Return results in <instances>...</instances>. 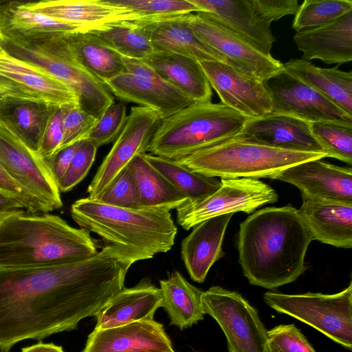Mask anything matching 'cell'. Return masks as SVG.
<instances>
[{"label":"cell","instance_id":"obj_52","mask_svg":"<svg viewBox=\"0 0 352 352\" xmlns=\"http://www.w3.org/2000/svg\"><path fill=\"white\" fill-rule=\"evenodd\" d=\"M270 352H280L279 350H278L275 346L270 344Z\"/></svg>","mask_w":352,"mask_h":352},{"label":"cell","instance_id":"obj_38","mask_svg":"<svg viewBox=\"0 0 352 352\" xmlns=\"http://www.w3.org/2000/svg\"><path fill=\"white\" fill-rule=\"evenodd\" d=\"M352 10L351 0H305L292 23L297 32L325 25Z\"/></svg>","mask_w":352,"mask_h":352},{"label":"cell","instance_id":"obj_3","mask_svg":"<svg viewBox=\"0 0 352 352\" xmlns=\"http://www.w3.org/2000/svg\"><path fill=\"white\" fill-rule=\"evenodd\" d=\"M99 249L89 231L72 227L58 215L23 210L0 219V269L79 261Z\"/></svg>","mask_w":352,"mask_h":352},{"label":"cell","instance_id":"obj_35","mask_svg":"<svg viewBox=\"0 0 352 352\" xmlns=\"http://www.w3.org/2000/svg\"><path fill=\"white\" fill-rule=\"evenodd\" d=\"M140 20L112 22L88 31L122 56L143 60L154 50L149 32Z\"/></svg>","mask_w":352,"mask_h":352},{"label":"cell","instance_id":"obj_20","mask_svg":"<svg viewBox=\"0 0 352 352\" xmlns=\"http://www.w3.org/2000/svg\"><path fill=\"white\" fill-rule=\"evenodd\" d=\"M19 4L26 10L83 26L87 31L112 22L144 19L107 0H41Z\"/></svg>","mask_w":352,"mask_h":352},{"label":"cell","instance_id":"obj_37","mask_svg":"<svg viewBox=\"0 0 352 352\" xmlns=\"http://www.w3.org/2000/svg\"><path fill=\"white\" fill-rule=\"evenodd\" d=\"M310 128L327 157L352 164V124L318 121L311 122Z\"/></svg>","mask_w":352,"mask_h":352},{"label":"cell","instance_id":"obj_4","mask_svg":"<svg viewBox=\"0 0 352 352\" xmlns=\"http://www.w3.org/2000/svg\"><path fill=\"white\" fill-rule=\"evenodd\" d=\"M70 212L78 226L134 263L170 250L177 233L170 212L164 210L118 207L87 197L76 200Z\"/></svg>","mask_w":352,"mask_h":352},{"label":"cell","instance_id":"obj_32","mask_svg":"<svg viewBox=\"0 0 352 352\" xmlns=\"http://www.w3.org/2000/svg\"><path fill=\"white\" fill-rule=\"evenodd\" d=\"M162 307L167 312L170 323L181 330L204 319L203 292L190 284L177 271L160 281Z\"/></svg>","mask_w":352,"mask_h":352},{"label":"cell","instance_id":"obj_42","mask_svg":"<svg viewBox=\"0 0 352 352\" xmlns=\"http://www.w3.org/2000/svg\"><path fill=\"white\" fill-rule=\"evenodd\" d=\"M63 138L59 150L83 140L98 120L78 105L63 107Z\"/></svg>","mask_w":352,"mask_h":352},{"label":"cell","instance_id":"obj_11","mask_svg":"<svg viewBox=\"0 0 352 352\" xmlns=\"http://www.w3.org/2000/svg\"><path fill=\"white\" fill-rule=\"evenodd\" d=\"M122 58L126 72L103 82L118 98L152 109L162 119L194 103L143 60Z\"/></svg>","mask_w":352,"mask_h":352},{"label":"cell","instance_id":"obj_26","mask_svg":"<svg viewBox=\"0 0 352 352\" xmlns=\"http://www.w3.org/2000/svg\"><path fill=\"white\" fill-rule=\"evenodd\" d=\"M0 74L12 80L36 98L59 107L78 105L75 91L44 69L16 58L0 48Z\"/></svg>","mask_w":352,"mask_h":352},{"label":"cell","instance_id":"obj_23","mask_svg":"<svg viewBox=\"0 0 352 352\" xmlns=\"http://www.w3.org/2000/svg\"><path fill=\"white\" fill-rule=\"evenodd\" d=\"M294 41L305 60L326 64L352 60V10L319 27L297 32Z\"/></svg>","mask_w":352,"mask_h":352},{"label":"cell","instance_id":"obj_36","mask_svg":"<svg viewBox=\"0 0 352 352\" xmlns=\"http://www.w3.org/2000/svg\"><path fill=\"white\" fill-rule=\"evenodd\" d=\"M147 161L191 202L201 201L221 185L217 177L194 172L175 160L145 153Z\"/></svg>","mask_w":352,"mask_h":352},{"label":"cell","instance_id":"obj_50","mask_svg":"<svg viewBox=\"0 0 352 352\" xmlns=\"http://www.w3.org/2000/svg\"><path fill=\"white\" fill-rule=\"evenodd\" d=\"M25 210L23 206L11 196L0 191V219L15 212Z\"/></svg>","mask_w":352,"mask_h":352},{"label":"cell","instance_id":"obj_15","mask_svg":"<svg viewBox=\"0 0 352 352\" xmlns=\"http://www.w3.org/2000/svg\"><path fill=\"white\" fill-rule=\"evenodd\" d=\"M270 96L272 113L308 122L334 121L352 124V116L284 69L264 82Z\"/></svg>","mask_w":352,"mask_h":352},{"label":"cell","instance_id":"obj_5","mask_svg":"<svg viewBox=\"0 0 352 352\" xmlns=\"http://www.w3.org/2000/svg\"><path fill=\"white\" fill-rule=\"evenodd\" d=\"M248 119L221 103L194 102L162 119L148 151L178 160L232 140Z\"/></svg>","mask_w":352,"mask_h":352},{"label":"cell","instance_id":"obj_31","mask_svg":"<svg viewBox=\"0 0 352 352\" xmlns=\"http://www.w3.org/2000/svg\"><path fill=\"white\" fill-rule=\"evenodd\" d=\"M283 69L352 116L351 72L340 70L338 67H320L300 58L284 63Z\"/></svg>","mask_w":352,"mask_h":352},{"label":"cell","instance_id":"obj_1","mask_svg":"<svg viewBox=\"0 0 352 352\" xmlns=\"http://www.w3.org/2000/svg\"><path fill=\"white\" fill-rule=\"evenodd\" d=\"M134 262L105 245L89 258L52 265L0 269V352L76 329L123 287Z\"/></svg>","mask_w":352,"mask_h":352},{"label":"cell","instance_id":"obj_46","mask_svg":"<svg viewBox=\"0 0 352 352\" xmlns=\"http://www.w3.org/2000/svg\"><path fill=\"white\" fill-rule=\"evenodd\" d=\"M258 18L265 25L271 24L287 15L295 14L298 7L297 0H248Z\"/></svg>","mask_w":352,"mask_h":352},{"label":"cell","instance_id":"obj_2","mask_svg":"<svg viewBox=\"0 0 352 352\" xmlns=\"http://www.w3.org/2000/svg\"><path fill=\"white\" fill-rule=\"evenodd\" d=\"M313 236L292 206L265 208L240 223L239 262L250 283L275 289L296 280L307 267Z\"/></svg>","mask_w":352,"mask_h":352},{"label":"cell","instance_id":"obj_21","mask_svg":"<svg viewBox=\"0 0 352 352\" xmlns=\"http://www.w3.org/2000/svg\"><path fill=\"white\" fill-rule=\"evenodd\" d=\"M189 1L201 12L241 36L260 52L272 56L276 38L271 27L256 15L248 0Z\"/></svg>","mask_w":352,"mask_h":352},{"label":"cell","instance_id":"obj_39","mask_svg":"<svg viewBox=\"0 0 352 352\" xmlns=\"http://www.w3.org/2000/svg\"><path fill=\"white\" fill-rule=\"evenodd\" d=\"M114 6L130 10L148 19L200 12L189 0H107Z\"/></svg>","mask_w":352,"mask_h":352},{"label":"cell","instance_id":"obj_41","mask_svg":"<svg viewBox=\"0 0 352 352\" xmlns=\"http://www.w3.org/2000/svg\"><path fill=\"white\" fill-rule=\"evenodd\" d=\"M97 200L118 207L142 208L135 182L129 166L120 173Z\"/></svg>","mask_w":352,"mask_h":352},{"label":"cell","instance_id":"obj_27","mask_svg":"<svg viewBox=\"0 0 352 352\" xmlns=\"http://www.w3.org/2000/svg\"><path fill=\"white\" fill-rule=\"evenodd\" d=\"M298 210L314 240L338 248H352V204L302 197Z\"/></svg>","mask_w":352,"mask_h":352},{"label":"cell","instance_id":"obj_6","mask_svg":"<svg viewBox=\"0 0 352 352\" xmlns=\"http://www.w3.org/2000/svg\"><path fill=\"white\" fill-rule=\"evenodd\" d=\"M68 34L26 41L0 33V48L16 58L44 69L69 86L76 94L79 107L98 119L114 102V97L78 60L69 45Z\"/></svg>","mask_w":352,"mask_h":352},{"label":"cell","instance_id":"obj_51","mask_svg":"<svg viewBox=\"0 0 352 352\" xmlns=\"http://www.w3.org/2000/svg\"><path fill=\"white\" fill-rule=\"evenodd\" d=\"M21 352H64V351L62 346L53 343L38 342L23 348Z\"/></svg>","mask_w":352,"mask_h":352},{"label":"cell","instance_id":"obj_13","mask_svg":"<svg viewBox=\"0 0 352 352\" xmlns=\"http://www.w3.org/2000/svg\"><path fill=\"white\" fill-rule=\"evenodd\" d=\"M190 23L197 36L219 52L226 63L238 72L265 82L283 70L280 60L260 52L205 13L190 14Z\"/></svg>","mask_w":352,"mask_h":352},{"label":"cell","instance_id":"obj_10","mask_svg":"<svg viewBox=\"0 0 352 352\" xmlns=\"http://www.w3.org/2000/svg\"><path fill=\"white\" fill-rule=\"evenodd\" d=\"M276 191L252 178L221 179L219 188L205 199L186 201L176 209L177 222L186 230L208 219L238 212L251 213L278 200Z\"/></svg>","mask_w":352,"mask_h":352},{"label":"cell","instance_id":"obj_17","mask_svg":"<svg viewBox=\"0 0 352 352\" xmlns=\"http://www.w3.org/2000/svg\"><path fill=\"white\" fill-rule=\"evenodd\" d=\"M232 140L287 151L325 153L311 133L310 122L283 114L270 113L249 118Z\"/></svg>","mask_w":352,"mask_h":352},{"label":"cell","instance_id":"obj_53","mask_svg":"<svg viewBox=\"0 0 352 352\" xmlns=\"http://www.w3.org/2000/svg\"><path fill=\"white\" fill-rule=\"evenodd\" d=\"M172 352H175V351H172Z\"/></svg>","mask_w":352,"mask_h":352},{"label":"cell","instance_id":"obj_7","mask_svg":"<svg viewBox=\"0 0 352 352\" xmlns=\"http://www.w3.org/2000/svg\"><path fill=\"white\" fill-rule=\"evenodd\" d=\"M327 157L322 153L292 151L230 140L175 160L208 177L275 178L298 164Z\"/></svg>","mask_w":352,"mask_h":352},{"label":"cell","instance_id":"obj_40","mask_svg":"<svg viewBox=\"0 0 352 352\" xmlns=\"http://www.w3.org/2000/svg\"><path fill=\"white\" fill-rule=\"evenodd\" d=\"M126 118L125 104L114 102L97 120L83 140L91 142L97 148L113 142L120 133Z\"/></svg>","mask_w":352,"mask_h":352},{"label":"cell","instance_id":"obj_48","mask_svg":"<svg viewBox=\"0 0 352 352\" xmlns=\"http://www.w3.org/2000/svg\"><path fill=\"white\" fill-rule=\"evenodd\" d=\"M82 142L83 140L79 141L59 150L51 157L44 159L57 185L67 170L75 153Z\"/></svg>","mask_w":352,"mask_h":352},{"label":"cell","instance_id":"obj_19","mask_svg":"<svg viewBox=\"0 0 352 352\" xmlns=\"http://www.w3.org/2000/svg\"><path fill=\"white\" fill-rule=\"evenodd\" d=\"M163 325L154 320L97 329L89 335L82 352H172Z\"/></svg>","mask_w":352,"mask_h":352},{"label":"cell","instance_id":"obj_24","mask_svg":"<svg viewBox=\"0 0 352 352\" xmlns=\"http://www.w3.org/2000/svg\"><path fill=\"white\" fill-rule=\"evenodd\" d=\"M233 214L217 216L204 221L181 243V257L190 276L203 283L212 265L224 256L222 243Z\"/></svg>","mask_w":352,"mask_h":352},{"label":"cell","instance_id":"obj_14","mask_svg":"<svg viewBox=\"0 0 352 352\" xmlns=\"http://www.w3.org/2000/svg\"><path fill=\"white\" fill-rule=\"evenodd\" d=\"M0 164L19 186L48 204L63 206L60 192L47 164L0 120Z\"/></svg>","mask_w":352,"mask_h":352},{"label":"cell","instance_id":"obj_28","mask_svg":"<svg viewBox=\"0 0 352 352\" xmlns=\"http://www.w3.org/2000/svg\"><path fill=\"white\" fill-rule=\"evenodd\" d=\"M58 107L38 100L6 97L0 100V120L39 155L45 133Z\"/></svg>","mask_w":352,"mask_h":352},{"label":"cell","instance_id":"obj_25","mask_svg":"<svg viewBox=\"0 0 352 352\" xmlns=\"http://www.w3.org/2000/svg\"><path fill=\"white\" fill-rule=\"evenodd\" d=\"M160 287L148 278H143L133 287H123L97 314L94 329H105L128 323L153 320L162 307Z\"/></svg>","mask_w":352,"mask_h":352},{"label":"cell","instance_id":"obj_12","mask_svg":"<svg viewBox=\"0 0 352 352\" xmlns=\"http://www.w3.org/2000/svg\"><path fill=\"white\" fill-rule=\"evenodd\" d=\"M162 119L160 113L152 109L142 106L131 107L120 133L88 186L89 198L98 199L137 155L148 151Z\"/></svg>","mask_w":352,"mask_h":352},{"label":"cell","instance_id":"obj_29","mask_svg":"<svg viewBox=\"0 0 352 352\" xmlns=\"http://www.w3.org/2000/svg\"><path fill=\"white\" fill-rule=\"evenodd\" d=\"M83 31V26L26 10L19 1H0V33L7 37L34 41Z\"/></svg>","mask_w":352,"mask_h":352},{"label":"cell","instance_id":"obj_16","mask_svg":"<svg viewBox=\"0 0 352 352\" xmlns=\"http://www.w3.org/2000/svg\"><path fill=\"white\" fill-rule=\"evenodd\" d=\"M199 64L221 104L248 118H259L271 112V98L264 82L222 62L200 61Z\"/></svg>","mask_w":352,"mask_h":352},{"label":"cell","instance_id":"obj_49","mask_svg":"<svg viewBox=\"0 0 352 352\" xmlns=\"http://www.w3.org/2000/svg\"><path fill=\"white\" fill-rule=\"evenodd\" d=\"M6 97H19L41 100L18 82L0 74V100Z\"/></svg>","mask_w":352,"mask_h":352},{"label":"cell","instance_id":"obj_45","mask_svg":"<svg viewBox=\"0 0 352 352\" xmlns=\"http://www.w3.org/2000/svg\"><path fill=\"white\" fill-rule=\"evenodd\" d=\"M0 191L15 199L29 212L46 213L53 210L48 204L16 183L1 164Z\"/></svg>","mask_w":352,"mask_h":352},{"label":"cell","instance_id":"obj_44","mask_svg":"<svg viewBox=\"0 0 352 352\" xmlns=\"http://www.w3.org/2000/svg\"><path fill=\"white\" fill-rule=\"evenodd\" d=\"M270 344L280 352H316L315 349L294 324H280L267 331Z\"/></svg>","mask_w":352,"mask_h":352},{"label":"cell","instance_id":"obj_8","mask_svg":"<svg viewBox=\"0 0 352 352\" xmlns=\"http://www.w3.org/2000/svg\"><path fill=\"white\" fill-rule=\"evenodd\" d=\"M265 302L275 311L302 321L344 347L352 349V283L333 294H285L267 292Z\"/></svg>","mask_w":352,"mask_h":352},{"label":"cell","instance_id":"obj_43","mask_svg":"<svg viewBox=\"0 0 352 352\" xmlns=\"http://www.w3.org/2000/svg\"><path fill=\"white\" fill-rule=\"evenodd\" d=\"M97 149L91 142L83 140L65 174L58 182L60 192L71 190L85 177L94 162Z\"/></svg>","mask_w":352,"mask_h":352},{"label":"cell","instance_id":"obj_34","mask_svg":"<svg viewBox=\"0 0 352 352\" xmlns=\"http://www.w3.org/2000/svg\"><path fill=\"white\" fill-rule=\"evenodd\" d=\"M67 41L82 65L102 83L126 72L122 56L89 31L69 34Z\"/></svg>","mask_w":352,"mask_h":352},{"label":"cell","instance_id":"obj_18","mask_svg":"<svg viewBox=\"0 0 352 352\" xmlns=\"http://www.w3.org/2000/svg\"><path fill=\"white\" fill-rule=\"evenodd\" d=\"M275 179L296 186L302 197L322 201L352 204V170L321 159L288 168Z\"/></svg>","mask_w":352,"mask_h":352},{"label":"cell","instance_id":"obj_30","mask_svg":"<svg viewBox=\"0 0 352 352\" xmlns=\"http://www.w3.org/2000/svg\"><path fill=\"white\" fill-rule=\"evenodd\" d=\"M143 60L194 102L211 101V87L197 60L173 52H153Z\"/></svg>","mask_w":352,"mask_h":352},{"label":"cell","instance_id":"obj_9","mask_svg":"<svg viewBox=\"0 0 352 352\" xmlns=\"http://www.w3.org/2000/svg\"><path fill=\"white\" fill-rule=\"evenodd\" d=\"M201 300L205 314L222 329L229 352H270L267 331L255 308L240 294L212 286L203 292Z\"/></svg>","mask_w":352,"mask_h":352},{"label":"cell","instance_id":"obj_33","mask_svg":"<svg viewBox=\"0 0 352 352\" xmlns=\"http://www.w3.org/2000/svg\"><path fill=\"white\" fill-rule=\"evenodd\" d=\"M137 155L129 164L142 208L170 211L188 199L146 159Z\"/></svg>","mask_w":352,"mask_h":352},{"label":"cell","instance_id":"obj_22","mask_svg":"<svg viewBox=\"0 0 352 352\" xmlns=\"http://www.w3.org/2000/svg\"><path fill=\"white\" fill-rule=\"evenodd\" d=\"M190 14H187L141 19V23L149 32L154 52H173L199 62L219 61L226 63L219 52L197 36L190 25Z\"/></svg>","mask_w":352,"mask_h":352},{"label":"cell","instance_id":"obj_47","mask_svg":"<svg viewBox=\"0 0 352 352\" xmlns=\"http://www.w3.org/2000/svg\"><path fill=\"white\" fill-rule=\"evenodd\" d=\"M63 107H58L53 114L45 133L39 155L43 159L54 155L60 148L63 138Z\"/></svg>","mask_w":352,"mask_h":352}]
</instances>
